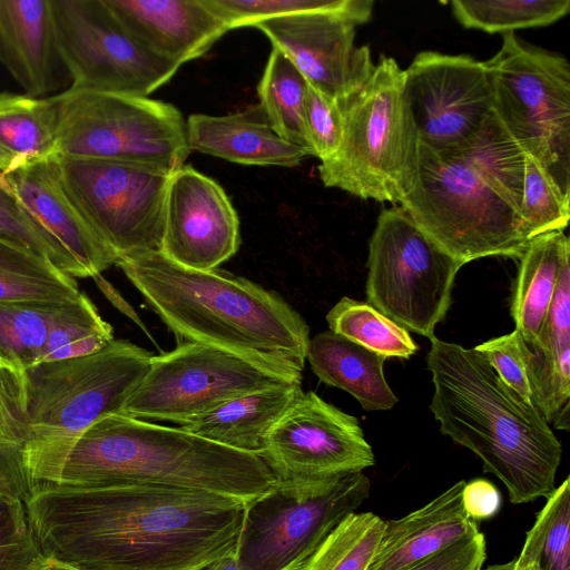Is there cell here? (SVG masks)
<instances>
[{"label":"cell","instance_id":"cb8c5ba5","mask_svg":"<svg viewBox=\"0 0 570 570\" xmlns=\"http://www.w3.org/2000/svg\"><path fill=\"white\" fill-rule=\"evenodd\" d=\"M57 60L51 0H0V63L27 96L53 90Z\"/></svg>","mask_w":570,"mask_h":570},{"label":"cell","instance_id":"4dcf8cb0","mask_svg":"<svg viewBox=\"0 0 570 570\" xmlns=\"http://www.w3.org/2000/svg\"><path fill=\"white\" fill-rule=\"evenodd\" d=\"M80 294L73 277L48 259L0 239V302H62Z\"/></svg>","mask_w":570,"mask_h":570},{"label":"cell","instance_id":"52a82bcc","mask_svg":"<svg viewBox=\"0 0 570 570\" xmlns=\"http://www.w3.org/2000/svg\"><path fill=\"white\" fill-rule=\"evenodd\" d=\"M399 205L462 265L488 256L519 259L530 240L518 212L470 167L421 142L416 183Z\"/></svg>","mask_w":570,"mask_h":570},{"label":"cell","instance_id":"277c9868","mask_svg":"<svg viewBox=\"0 0 570 570\" xmlns=\"http://www.w3.org/2000/svg\"><path fill=\"white\" fill-rule=\"evenodd\" d=\"M153 355L112 340L92 354L0 368V426L26 450L38 485L59 483L77 438L98 420L120 414L146 375Z\"/></svg>","mask_w":570,"mask_h":570},{"label":"cell","instance_id":"f35d334b","mask_svg":"<svg viewBox=\"0 0 570 570\" xmlns=\"http://www.w3.org/2000/svg\"><path fill=\"white\" fill-rule=\"evenodd\" d=\"M228 30L302 12L333 10L345 0H205Z\"/></svg>","mask_w":570,"mask_h":570},{"label":"cell","instance_id":"8d00e7d4","mask_svg":"<svg viewBox=\"0 0 570 570\" xmlns=\"http://www.w3.org/2000/svg\"><path fill=\"white\" fill-rule=\"evenodd\" d=\"M111 326L85 295L68 302L57 315L48 336L42 362L85 356L107 346Z\"/></svg>","mask_w":570,"mask_h":570},{"label":"cell","instance_id":"b9f144b4","mask_svg":"<svg viewBox=\"0 0 570 570\" xmlns=\"http://www.w3.org/2000/svg\"><path fill=\"white\" fill-rule=\"evenodd\" d=\"M493 367L500 379L521 399L532 403L527 376L522 338L514 330L474 347Z\"/></svg>","mask_w":570,"mask_h":570},{"label":"cell","instance_id":"9a60e30c","mask_svg":"<svg viewBox=\"0 0 570 570\" xmlns=\"http://www.w3.org/2000/svg\"><path fill=\"white\" fill-rule=\"evenodd\" d=\"M261 458L285 488H309L363 472L375 458L358 420L302 392L267 435Z\"/></svg>","mask_w":570,"mask_h":570},{"label":"cell","instance_id":"ffe728a7","mask_svg":"<svg viewBox=\"0 0 570 570\" xmlns=\"http://www.w3.org/2000/svg\"><path fill=\"white\" fill-rule=\"evenodd\" d=\"M147 48L180 67L204 56L228 30L205 0H105Z\"/></svg>","mask_w":570,"mask_h":570},{"label":"cell","instance_id":"9c48e42d","mask_svg":"<svg viewBox=\"0 0 570 570\" xmlns=\"http://www.w3.org/2000/svg\"><path fill=\"white\" fill-rule=\"evenodd\" d=\"M492 111L521 149L570 197V66L558 53L503 33L484 61Z\"/></svg>","mask_w":570,"mask_h":570},{"label":"cell","instance_id":"7a4b0ae2","mask_svg":"<svg viewBox=\"0 0 570 570\" xmlns=\"http://www.w3.org/2000/svg\"><path fill=\"white\" fill-rule=\"evenodd\" d=\"M116 265L183 342L218 348L302 381L308 326L276 293L218 268L181 266L161 252Z\"/></svg>","mask_w":570,"mask_h":570},{"label":"cell","instance_id":"7402d4cb","mask_svg":"<svg viewBox=\"0 0 570 570\" xmlns=\"http://www.w3.org/2000/svg\"><path fill=\"white\" fill-rule=\"evenodd\" d=\"M532 404L547 423L570 428V257L563 262L542 328L531 343L522 340Z\"/></svg>","mask_w":570,"mask_h":570},{"label":"cell","instance_id":"d6a6232c","mask_svg":"<svg viewBox=\"0 0 570 570\" xmlns=\"http://www.w3.org/2000/svg\"><path fill=\"white\" fill-rule=\"evenodd\" d=\"M330 331L385 358H410L417 345L409 331L367 302L341 298L327 313Z\"/></svg>","mask_w":570,"mask_h":570},{"label":"cell","instance_id":"f1b7e54d","mask_svg":"<svg viewBox=\"0 0 570 570\" xmlns=\"http://www.w3.org/2000/svg\"><path fill=\"white\" fill-rule=\"evenodd\" d=\"M68 302H0L1 364L22 371L41 363L55 320Z\"/></svg>","mask_w":570,"mask_h":570},{"label":"cell","instance_id":"f546056e","mask_svg":"<svg viewBox=\"0 0 570 570\" xmlns=\"http://www.w3.org/2000/svg\"><path fill=\"white\" fill-rule=\"evenodd\" d=\"M306 88L303 75L273 48L257 86L259 106L278 136L311 153L304 124Z\"/></svg>","mask_w":570,"mask_h":570},{"label":"cell","instance_id":"db71d44e","mask_svg":"<svg viewBox=\"0 0 570 570\" xmlns=\"http://www.w3.org/2000/svg\"><path fill=\"white\" fill-rule=\"evenodd\" d=\"M1 367H2V364H1V362H0V368H1Z\"/></svg>","mask_w":570,"mask_h":570},{"label":"cell","instance_id":"d4e9b609","mask_svg":"<svg viewBox=\"0 0 570 570\" xmlns=\"http://www.w3.org/2000/svg\"><path fill=\"white\" fill-rule=\"evenodd\" d=\"M302 392L301 381L252 391L179 428L214 443L261 456L268 433Z\"/></svg>","mask_w":570,"mask_h":570},{"label":"cell","instance_id":"3957f363","mask_svg":"<svg viewBox=\"0 0 570 570\" xmlns=\"http://www.w3.org/2000/svg\"><path fill=\"white\" fill-rule=\"evenodd\" d=\"M430 341V410L442 434L476 454L484 472L504 484L510 502L547 498L556 488L562 445L541 413L474 348Z\"/></svg>","mask_w":570,"mask_h":570},{"label":"cell","instance_id":"5bb4252c","mask_svg":"<svg viewBox=\"0 0 570 570\" xmlns=\"http://www.w3.org/2000/svg\"><path fill=\"white\" fill-rule=\"evenodd\" d=\"M294 382L235 354L181 342L153 356L120 414L179 425L252 391Z\"/></svg>","mask_w":570,"mask_h":570},{"label":"cell","instance_id":"ab89813d","mask_svg":"<svg viewBox=\"0 0 570 570\" xmlns=\"http://www.w3.org/2000/svg\"><path fill=\"white\" fill-rule=\"evenodd\" d=\"M42 559L24 503L14 499L0 502V570H31Z\"/></svg>","mask_w":570,"mask_h":570},{"label":"cell","instance_id":"1f68e13d","mask_svg":"<svg viewBox=\"0 0 570 570\" xmlns=\"http://www.w3.org/2000/svg\"><path fill=\"white\" fill-rule=\"evenodd\" d=\"M56 109L52 97L29 109L0 115V173L9 175L53 156Z\"/></svg>","mask_w":570,"mask_h":570},{"label":"cell","instance_id":"83f0119b","mask_svg":"<svg viewBox=\"0 0 570 570\" xmlns=\"http://www.w3.org/2000/svg\"><path fill=\"white\" fill-rule=\"evenodd\" d=\"M441 153L463 161L519 214L523 193L525 153L493 111L462 144Z\"/></svg>","mask_w":570,"mask_h":570},{"label":"cell","instance_id":"f6af8a7d","mask_svg":"<svg viewBox=\"0 0 570 570\" xmlns=\"http://www.w3.org/2000/svg\"><path fill=\"white\" fill-rule=\"evenodd\" d=\"M485 539L479 530L409 570H482Z\"/></svg>","mask_w":570,"mask_h":570},{"label":"cell","instance_id":"4fadbf2b","mask_svg":"<svg viewBox=\"0 0 570 570\" xmlns=\"http://www.w3.org/2000/svg\"><path fill=\"white\" fill-rule=\"evenodd\" d=\"M51 9L70 89L148 97L179 68L135 37L105 0H51Z\"/></svg>","mask_w":570,"mask_h":570},{"label":"cell","instance_id":"bcb514c9","mask_svg":"<svg viewBox=\"0 0 570 570\" xmlns=\"http://www.w3.org/2000/svg\"><path fill=\"white\" fill-rule=\"evenodd\" d=\"M462 501L468 515L478 523L495 517L500 511L502 499L493 483L484 479H474L469 483L465 482Z\"/></svg>","mask_w":570,"mask_h":570},{"label":"cell","instance_id":"c3c4849f","mask_svg":"<svg viewBox=\"0 0 570 570\" xmlns=\"http://www.w3.org/2000/svg\"><path fill=\"white\" fill-rule=\"evenodd\" d=\"M202 570H245L240 564L236 551L229 552L206 566Z\"/></svg>","mask_w":570,"mask_h":570},{"label":"cell","instance_id":"44dd1931","mask_svg":"<svg viewBox=\"0 0 570 570\" xmlns=\"http://www.w3.org/2000/svg\"><path fill=\"white\" fill-rule=\"evenodd\" d=\"M461 480L417 510L384 521L367 570H409L479 531L466 513Z\"/></svg>","mask_w":570,"mask_h":570},{"label":"cell","instance_id":"74e56055","mask_svg":"<svg viewBox=\"0 0 570 570\" xmlns=\"http://www.w3.org/2000/svg\"><path fill=\"white\" fill-rule=\"evenodd\" d=\"M519 215L529 239L550 232H563L570 218V197L564 196L527 154Z\"/></svg>","mask_w":570,"mask_h":570},{"label":"cell","instance_id":"836d02e7","mask_svg":"<svg viewBox=\"0 0 570 570\" xmlns=\"http://www.w3.org/2000/svg\"><path fill=\"white\" fill-rule=\"evenodd\" d=\"M451 8L464 28L508 33L556 22L569 12L570 0H454Z\"/></svg>","mask_w":570,"mask_h":570},{"label":"cell","instance_id":"7dc6e473","mask_svg":"<svg viewBox=\"0 0 570 570\" xmlns=\"http://www.w3.org/2000/svg\"><path fill=\"white\" fill-rule=\"evenodd\" d=\"M97 285L100 287L101 292L108 297V299L120 309L126 316L131 318L145 333L148 335L150 340L151 336L148 333V330L145 327L144 323L137 315V313L132 309V307L122 298V296L109 284L105 278L99 275L94 276Z\"/></svg>","mask_w":570,"mask_h":570},{"label":"cell","instance_id":"484cf974","mask_svg":"<svg viewBox=\"0 0 570 570\" xmlns=\"http://www.w3.org/2000/svg\"><path fill=\"white\" fill-rule=\"evenodd\" d=\"M306 360L325 384L346 391L365 411L390 410L397 397L389 386L385 357L331 331L308 342Z\"/></svg>","mask_w":570,"mask_h":570},{"label":"cell","instance_id":"7c38bea8","mask_svg":"<svg viewBox=\"0 0 570 570\" xmlns=\"http://www.w3.org/2000/svg\"><path fill=\"white\" fill-rule=\"evenodd\" d=\"M53 157L66 189L118 262L161 250L170 173L124 161Z\"/></svg>","mask_w":570,"mask_h":570},{"label":"cell","instance_id":"2e32d148","mask_svg":"<svg viewBox=\"0 0 570 570\" xmlns=\"http://www.w3.org/2000/svg\"><path fill=\"white\" fill-rule=\"evenodd\" d=\"M371 0H345L337 9L302 12L256 23L307 83L342 102L358 91L375 63L368 46L355 45V28L367 22Z\"/></svg>","mask_w":570,"mask_h":570},{"label":"cell","instance_id":"f5cc1de1","mask_svg":"<svg viewBox=\"0 0 570 570\" xmlns=\"http://www.w3.org/2000/svg\"><path fill=\"white\" fill-rule=\"evenodd\" d=\"M7 499H10V498H8V497L2 492V490L0 489V502L4 501V500H7Z\"/></svg>","mask_w":570,"mask_h":570},{"label":"cell","instance_id":"6da1fadb","mask_svg":"<svg viewBox=\"0 0 570 570\" xmlns=\"http://www.w3.org/2000/svg\"><path fill=\"white\" fill-rule=\"evenodd\" d=\"M246 505L202 491L49 484L24 502L42 557L79 570H202L236 551Z\"/></svg>","mask_w":570,"mask_h":570},{"label":"cell","instance_id":"ac0fdd59","mask_svg":"<svg viewBox=\"0 0 570 570\" xmlns=\"http://www.w3.org/2000/svg\"><path fill=\"white\" fill-rule=\"evenodd\" d=\"M239 245L238 215L222 186L191 166L174 171L160 252L181 266L209 271L234 256Z\"/></svg>","mask_w":570,"mask_h":570},{"label":"cell","instance_id":"e575fe53","mask_svg":"<svg viewBox=\"0 0 570 570\" xmlns=\"http://www.w3.org/2000/svg\"><path fill=\"white\" fill-rule=\"evenodd\" d=\"M521 558L540 570H570V478L547 497L527 532Z\"/></svg>","mask_w":570,"mask_h":570},{"label":"cell","instance_id":"816d5d0a","mask_svg":"<svg viewBox=\"0 0 570 570\" xmlns=\"http://www.w3.org/2000/svg\"><path fill=\"white\" fill-rule=\"evenodd\" d=\"M0 188L14 196L13 188L7 177L0 173Z\"/></svg>","mask_w":570,"mask_h":570},{"label":"cell","instance_id":"4316f807","mask_svg":"<svg viewBox=\"0 0 570 570\" xmlns=\"http://www.w3.org/2000/svg\"><path fill=\"white\" fill-rule=\"evenodd\" d=\"M570 257V242L563 232L531 238L519 261L511 315L515 331L525 343L539 335L554 296L563 262Z\"/></svg>","mask_w":570,"mask_h":570},{"label":"cell","instance_id":"60d3db41","mask_svg":"<svg viewBox=\"0 0 570 570\" xmlns=\"http://www.w3.org/2000/svg\"><path fill=\"white\" fill-rule=\"evenodd\" d=\"M304 124L312 156L321 163L332 158L343 138L340 102L307 83Z\"/></svg>","mask_w":570,"mask_h":570},{"label":"cell","instance_id":"e0dca14e","mask_svg":"<svg viewBox=\"0 0 570 570\" xmlns=\"http://www.w3.org/2000/svg\"><path fill=\"white\" fill-rule=\"evenodd\" d=\"M404 95L420 142L435 151L455 148L492 114L484 61L466 55L419 52L404 69Z\"/></svg>","mask_w":570,"mask_h":570},{"label":"cell","instance_id":"8992f818","mask_svg":"<svg viewBox=\"0 0 570 570\" xmlns=\"http://www.w3.org/2000/svg\"><path fill=\"white\" fill-rule=\"evenodd\" d=\"M340 106L342 142L332 158L320 164L321 180L362 199L399 205L413 189L420 164V137L404 95V69L381 55L363 87Z\"/></svg>","mask_w":570,"mask_h":570},{"label":"cell","instance_id":"f907efd6","mask_svg":"<svg viewBox=\"0 0 570 570\" xmlns=\"http://www.w3.org/2000/svg\"><path fill=\"white\" fill-rule=\"evenodd\" d=\"M31 570H79L57 561L43 558L38 564H36Z\"/></svg>","mask_w":570,"mask_h":570},{"label":"cell","instance_id":"8fae6325","mask_svg":"<svg viewBox=\"0 0 570 570\" xmlns=\"http://www.w3.org/2000/svg\"><path fill=\"white\" fill-rule=\"evenodd\" d=\"M363 472L274 490L246 505L236 554L245 570H303L330 533L367 499Z\"/></svg>","mask_w":570,"mask_h":570},{"label":"cell","instance_id":"30bf717a","mask_svg":"<svg viewBox=\"0 0 570 570\" xmlns=\"http://www.w3.org/2000/svg\"><path fill=\"white\" fill-rule=\"evenodd\" d=\"M462 266L401 205L384 208L368 242L367 303L402 327L432 338L449 311Z\"/></svg>","mask_w":570,"mask_h":570},{"label":"cell","instance_id":"ba28073f","mask_svg":"<svg viewBox=\"0 0 570 570\" xmlns=\"http://www.w3.org/2000/svg\"><path fill=\"white\" fill-rule=\"evenodd\" d=\"M52 99L53 156L139 164L173 174L190 153L186 120L171 104L70 88Z\"/></svg>","mask_w":570,"mask_h":570},{"label":"cell","instance_id":"603a6c76","mask_svg":"<svg viewBox=\"0 0 570 570\" xmlns=\"http://www.w3.org/2000/svg\"><path fill=\"white\" fill-rule=\"evenodd\" d=\"M186 127L190 151L236 164L295 167L311 156L277 135L259 104L224 116L194 114Z\"/></svg>","mask_w":570,"mask_h":570},{"label":"cell","instance_id":"d6986e66","mask_svg":"<svg viewBox=\"0 0 570 570\" xmlns=\"http://www.w3.org/2000/svg\"><path fill=\"white\" fill-rule=\"evenodd\" d=\"M6 177L52 249L60 272L71 277H94L117 264V255L96 234L66 189L53 156Z\"/></svg>","mask_w":570,"mask_h":570},{"label":"cell","instance_id":"7bdbcfd3","mask_svg":"<svg viewBox=\"0 0 570 570\" xmlns=\"http://www.w3.org/2000/svg\"><path fill=\"white\" fill-rule=\"evenodd\" d=\"M0 239L48 259L57 268L52 249L16 196L2 188H0Z\"/></svg>","mask_w":570,"mask_h":570},{"label":"cell","instance_id":"681fc988","mask_svg":"<svg viewBox=\"0 0 570 570\" xmlns=\"http://www.w3.org/2000/svg\"><path fill=\"white\" fill-rule=\"evenodd\" d=\"M484 570H540L537 563L525 560L521 557L505 563H497L489 566Z\"/></svg>","mask_w":570,"mask_h":570},{"label":"cell","instance_id":"5b68a950","mask_svg":"<svg viewBox=\"0 0 570 570\" xmlns=\"http://www.w3.org/2000/svg\"><path fill=\"white\" fill-rule=\"evenodd\" d=\"M57 485L202 491L250 503L277 487L255 454L121 414L88 426L72 444Z\"/></svg>","mask_w":570,"mask_h":570},{"label":"cell","instance_id":"d590c367","mask_svg":"<svg viewBox=\"0 0 570 570\" xmlns=\"http://www.w3.org/2000/svg\"><path fill=\"white\" fill-rule=\"evenodd\" d=\"M384 520L372 512L346 517L315 551L303 570H367Z\"/></svg>","mask_w":570,"mask_h":570},{"label":"cell","instance_id":"ee69618b","mask_svg":"<svg viewBox=\"0 0 570 570\" xmlns=\"http://www.w3.org/2000/svg\"><path fill=\"white\" fill-rule=\"evenodd\" d=\"M38 487L28 469L24 445L0 426V489L24 503Z\"/></svg>","mask_w":570,"mask_h":570}]
</instances>
